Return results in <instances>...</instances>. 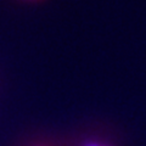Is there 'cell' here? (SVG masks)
I'll return each instance as SVG.
<instances>
[{
    "instance_id": "cell-1",
    "label": "cell",
    "mask_w": 146,
    "mask_h": 146,
    "mask_svg": "<svg viewBox=\"0 0 146 146\" xmlns=\"http://www.w3.org/2000/svg\"><path fill=\"white\" fill-rule=\"evenodd\" d=\"M82 146H101V144L95 143V141H90V143H85L84 145H82Z\"/></svg>"
}]
</instances>
